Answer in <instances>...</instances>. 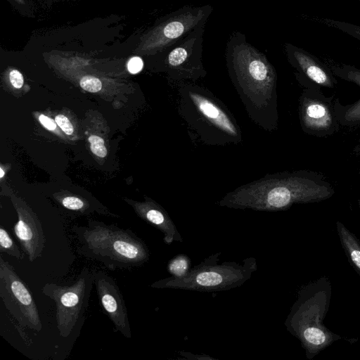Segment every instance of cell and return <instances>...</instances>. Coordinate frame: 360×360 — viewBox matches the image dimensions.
Segmentation results:
<instances>
[{
  "mask_svg": "<svg viewBox=\"0 0 360 360\" xmlns=\"http://www.w3.org/2000/svg\"><path fill=\"white\" fill-rule=\"evenodd\" d=\"M225 59L229 76L249 117L266 131L276 130L278 76L274 65L238 31L229 37Z\"/></svg>",
  "mask_w": 360,
  "mask_h": 360,
  "instance_id": "6da1fadb",
  "label": "cell"
},
{
  "mask_svg": "<svg viewBox=\"0 0 360 360\" xmlns=\"http://www.w3.org/2000/svg\"><path fill=\"white\" fill-rule=\"evenodd\" d=\"M334 194V188L322 174L301 169L266 174L227 193L217 205L276 212L288 210L295 204L321 202Z\"/></svg>",
  "mask_w": 360,
  "mask_h": 360,
  "instance_id": "7a4b0ae2",
  "label": "cell"
},
{
  "mask_svg": "<svg viewBox=\"0 0 360 360\" xmlns=\"http://www.w3.org/2000/svg\"><path fill=\"white\" fill-rule=\"evenodd\" d=\"M177 108L202 143L225 146L242 141V131L233 115L207 89L188 82L178 84Z\"/></svg>",
  "mask_w": 360,
  "mask_h": 360,
  "instance_id": "3957f363",
  "label": "cell"
},
{
  "mask_svg": "<svg viewBox=\"0 0 360 360\" xmlns=\"http://www.w3.org/2000/svg\"><path fill=\"white\" fill-rule=\"evenodd\" d=\"M72 232L78 253L110 270L141 266L149 259L147 245L129 229L90 220L87 226H73Z\"/></svg>",
  "mask_w": 360,
  "mask_h": 360,
  "instance_id": "277c9868",
  "label": "cell"
},
{
  "mask_svg": "<svg viewBox=\"0 0 360 360\" xmlns=\"http://www.w3.org/2000/svg\"><path fill=\"white\" fill-rule=\"evenodd\" d=\"M331 296V282L325 276L302 286L285 321L286 329L300 342L309 360L342 338L323 324Z\"/></svg>",
  "mask_w": 360,
  "mask_h": 360,
  "instance_id": "5b68a950",
  "label": "cell"
},
{
  "mask_svg": "<svg viewBox=\"0 0 360 360\" xmlns=\"http://www.w3.org/2000/svg\"><path fill=\"white\" fill-rule=\"evenodd\" d=\"M220 252L214 253L191 267L181 277L169 276L155 281L153 288H172L198 292H219L242 285L257 269V260L248 257L241 262L219 263Z\"/></svg>",
  "mask_w": 360,
  "mask_h": 360,
  "instance_id": "8992f818",
  "label": "cell"
},
{
  "mask_svg": "<svg viewBox=\"0 0 360 360\" xmlns=\"http://www.w3.org/2000/svg\"><path fill=\"white\" fill-rule=\"evenodd\" d=\"M94 284V271L83 268L70 285L46 283L41 292L56 304V325L63 338L70 335L84 315Z\"/></svg>",
  "mask_w": 360,
  "mask_h": 360,
  "instance_id": "52a82bcc",
  "label": "cell"
},
{
  "mask_svg": "<svg viewBox=\"0 0 360 360\" xmlns=\"http://www.w3.org/2000/svg\"><path fill=\"white\" fill-rule=\"evenodd\" d=\"M212 11L213 7L210 4L186 5L179 8L164 17L144 34L140 49L150 54L165 51L200 24L207 22Z\"/></svg>",
  "mask_w": 360,
  "mask_h": 360,
  "instance_id": "ba28073f",
  "label": "cell"
},
{
  "mask_svg": "<svg viewBox=\"0 0 360 360\" xmlns=\"http://www.w3.org/2000/svg\"><path fill=\"white\" fill-rule=\"evenodd\" d=\"M206 22H202L183 39L157 53L161 55L162 68L174 83L194 82L206 76L202 60Z\"/></svg>",
  "mask_w": 360,
  "mask_h": 360,
  "instance_id": "9c48e42d",
  "label": "cell"
},
{
  "mask_svg": "<svg viewBox=\"0 0 360 360\" xmlns=\"http://www.w3.org/2000/svg\"><path fill=\"white\" fill-rule=\"evenodd\" d=\"M0 297L6 308L20 326L37 332L41 330L39 313L29 287L1 255Z\"/></svg>",
  "mask_w": 360,
  "mask_h": 360,
  "instance_id": "30bf717a",
  "label": "cell"
},
{
  "mask_svg": "<svg viewBox=\"0 0 360 360\" xmlns=\"http://www.w3.org/2000/svg\"><path fill=\"white\" fill-rule=\"evenodd\" d=\"M335 100L334 96H326L321 89H304L299 98L298 116L305 134L323 138L339 131Z\"/></svg>",
  "mask_w": 360,
  "mask_h": 360,
  "instance_id": "8fae6325",
  "label": "cell"
},
{
  "mask_svg": "<svg viewBox=\"0 0 360 360\" xmlns=\"http://www.w3.org/2000/svg\"><path fill=\"white\" fill-rule=\"evenodd\" d=\"M286 58L295 70L297 82L304 88L334 89L338 81L328 66L307 50L286 42Z\"/></svg>",
  "mask_w": 360,
  "mask_h": 360,
  "instance_id": "7c38bea8",
  "label": "cell"
},
{
  "mask_svg": "<svg viewBox=\"0 0 360 360\" xmlns=\"http://www.w3.org/2000/svg\"><path fill=\"white\" fill-rule=\"evenodd\" d=\"M94 285L99 303L117 331L131 337L129 319L124 297L115 281L102 270H94Z\"/></svg>",
  "mask_w": 360,
  "mask_h": 360,
  "instance_id": "4fadbf2b",
  "label": "cell"
},
{
  "mask_svg": "<svg viewBox=\"0 0 360 360\" xmlns=\"http://www.w3.org/2000/svg\"><path fill=\"white\" fill-rule=\"evenodd\" d=\"M18 220L13 233L30 262H34L42 255L46 238L39 220L30 211L19 209Z\"/></svg>",
  "mask_w": 360,
  "mask_h": 360,
  "instance_id": "5bb4252c",
  "label": "cell"
},
{
  "mask_svg": "<svg viewBox=\"0 0 360 360\" xmlns=\"http://www.w3.org/2000/svg\"><path fill=\"white\" fill-rule=\"evenodd\" d=\"M324 63L335 77L352 82L360 87V69L329 58L325 59ZM335 111L340 125L353 127L360 124V99L352 104L343 105L339 98H335Z\"/></svg>",
  "mask_w": 360,
  "mask_h": 360,
  "instance_id": "9a60e30c",
  "label": "cell"
},
{
  "mask_svg": "<svg viewBox=\"0 0 360 360\" xmlns=\"http://www.w3.org/2000/svg\"><path fill=\"white\" fill-rule=\"evenodd\" d=\"M137 212L146 221L155 226L163 234V240L170 245L173 242H182L183 238L179 233L174 223L169 217L167 212L153 202L140 205Z\"/></svg>",
  "mask_w": 360,
  "mask_h": 360,
  "instance_id": "2e32d148",
  "label": "cell"
},
{
  "mask_svg": "<svg viewBox=\"0 0 360 360\" xmlns=\"http://www.w3.org/2000/svg\"><path fill=\"white\" fill-rule=\"evenodd\" d=\"M337 233L347 260L360 276V240L342 222L335 223Z\"/></svg>",
  "mask_w": 360,
  "mask_h": 360,
  "instance_id": "e0dca14e",
  "label": "cell"
},
{
  "mask_svg": "<svg viewBox=\"0 0 360 360\" xmlns=\"http://www.w3.org/2000/svg\"><path fill=\"white\" fill-rule=\"evenodd\" d=\"M312 20L328 27L335 28L360 41V25L328 18L316 16L313 17Z\"/></svg>",
  "mask_w": 360,
  "mask_h": 360,
  "instance_id": "ac0fdd59",
  "label": "cell"
},
{
  "mask_svg": "<svg viewBox=\"0 0 360 360\" xmlns=\"http://www.w3.org/2000/svg\"><path fill=\"white\" fill-rule=\"evenodd\" d=\"M191 269V260L184 254H179L169 262L167 271L172 276L181 277L186 275Z\"/></svg>",
  "mask_w": 360,
  "mask_h": 360,
  "instance_id": "d6986e66",
  "label": "cell"
},
{
  "mask_svg": "<svg viewBox=\"0 0 360 360\" xmlns=\"http://www.w3.org/2000/svg\"><path fill=\"white\" fill-rule=\"evenodd\" d=\"M0 252L14 257L18 260L24 258V255L4 227L0 228Z\"/></svg>",
  "mask_w": 360,
  "mask_h": 360,
  "instance_id": "ffe728a7",
  "label": "cell"
},
{
  "mask_svg": "<svg viewBox=\"0 0 360 360\" xmlns=\"http://www.w3.org/2000/svg\"><path fill=\"white\" fill-rule=\"evenodd\" d=\"M79 84L83 89L91 93L99 91L102 87V83L99 79L89 75L83 77Z\"/></svg>",
  "mask_w": 360,
  "mask_h": 360,
  "instance_id": "44dd1931",
  "label": "cell"
},
{
  "mask_svg": "<svg viewBox=\"0 0 360 360\" xmlns=\"http://www.w3.org/2000/svg\"><path fill=\"white\" fill-rule=\"evenodd\" d=\"M61 203L65 208L72 211L84 210L86 205L83 200L75 196L65 197Z\"/></svg>",
  "mask_w": 360,
  "mask_h": 360,
  "instance_id": "7402d4cb",
  "label": "cell"
},
{
  "mask_svg": "<svg viewBox=\"0 0 360 360\" xmlns=\"http://www.w3.org/2000/svg\"><path fill=\"white\" fill-rule=\"evenodd\" d=\"M55 121L60 128L68 135H71L74 128L70 121L63 115H58L56 117Z\"/></svg>",
  "mask_w": 360,
  "mask_h": 360,
  "instance_id": "603a6c76",
  "label": "cell"
},
{
  "mask_svg": "<svg viewBox=\"0 0 360 360\" xmlns=\"http://www.w3.org/2000/svg\"><path fill=\"white\" fill-rule=\"evenodd\" d=\"M143 67L142 59L138 56H134L127 63V69L131 74L139 72Z\"/></svg>",
  "mask_w": 360,
  "mask_h": 360,
  "instance_id": "cb8c5ba5",
  "label": "cell"
},
{
  "mask_svg": "<svg viewBox=\"0 0 360 360\" xmlns=\"http://www.w3.org/2000/svg\"><path fill=\"white\" fill-rule=\"evenodd\" d=\"M9 79L11 84L16 89L22 86L24 79L22 75L17 70H12L9 73Z\"/></svg>",
  "mask_w": 360,
  "mask_h": 360,
  "instance_id": "d4e9b609",
  "label": "cell"
},
{
  "mask_svg": "<svg viewBox=\"0 0 360 360\" xmlns=\"http://www.w3.org/2000/svg\"><path fill=\"white\" fill-rule=\"evenodd\" d=\"M90 148L92 153L98 157L104 158L107 155V149L104 143H91Z\"/></svg>",
  "mask_w": 360,
  "mask_h": 360,
  "instance_id": "484cf974",
  "label": "cell"
},
{
  "mask_svg": "<svg viewBox=\"0 0 360 360\" xmlns=\"http://www.w3.org/2000/svg\"><path fill=\"white\" fill-rule=\"evenodd\" d=\"M39 120L41 124L49 130L52 131L56 128V124L55 121L44 115H40L39 117Z\"/></svg>",
  "mask_w": 360,
  "mask_h": 360,
  "instance_id": "4316f807",
  "label": "cell"
},
{
  "mask_svg": "<svg viewBox=\"0 0 360 360\" xmlns=\"http://www.w3.org/2000/svg\"><path fill=\"white\" fill-rule=\"evenodd\" d=\"M89 141L90 143H104L103 139L96 135L90 136L89 137Z\"/></svg>",
  "mask_w": 360,
  "mask_h": 360,
  "instance_id": "83f0119b",
  "label": "cell"
},
{
  "mask_svg": "<svg viewBox=\"0 0 360 360\" xmlns=\"http://www.w3.org/2000/svg\"><path fill=\"white\" fill-rule=\"evenodd\" d=\"M354 153L358 156H360V148H354Z\"/></svg>",
  "mask_w": 360,
  "mask_h": 360,
  "instance_id": "f1b7e54d",
  "label": "cell"
},
{
  "mask_svg": "<svg viewBox=\"0 0 360 360\" xmlns=\"http://www.w3.org/2000/svg\"><path fill=\"white\" fill-rule=\"evenodd\" d=\"M0 172H1L0 178H2L4 176V172L1 167L0 168Z\"/></svg>",
  "mask_w": 360,
  "mask_h": 360,
  "instance_id": "f546056e",
  "label": "cell"
},
{
  "mask_svg": "<svg viewBox=\"0 0 360 360\" xmlns=\"http://www.w3.org/2000/svg\"><path fill=\"white\" fill-rule=\"evenodd\" d=\"M14 1H15L16 2H18L20 4H24V3H25L23 0H14Z\"/></svg>",
  "mask_w": 360,
  "mask_h": 360,
  "instance_id": "4dcf8cb0",
  "label": "cell"
},
{
  "mask_svg": "<svg viewBox=\"0 0 360 360\" xmlns=\"http://www.w3.org/2000/svg\"><path fill=\"white\" fill-rule=\"evenodd\" d=\"M355 148H360V140L358 144L354 147Z\"/></svg>",
  "mask_w": 360,
  "mask_h": 360,
  "instance_id": "1f68e13d",
  "label": "cell"
},
{
  "mask_svg": "<svg viewBox=\"0 0 360 360\" xmlns=\"http://www.w3.org/2000/svg\"><path fill=\"white\" fill-rule=\"evenodd\" d=\"M357 202H358V206H359V208L360 210V198L358 199Z\"/></svg>",
  "mask_w": 360,
  "mask_h": 360,
  "instance_id": "d6a6232c",
  "label": "cell"
},
{
  "mask_svg": "<svg viewBox=\"0 0 360 360\" xmlns=\"http://www.w3.org/2000/svg\"><path fill=\"white\" fill-rule=\"evenodd\" d=\"M359 174H360V170H359Z\"/></svg>",
  "mask_w": 360,
  "mask_h": 360,
  "instance_id": "836d02e7",
  "label": "cell"
}]
</instances>
